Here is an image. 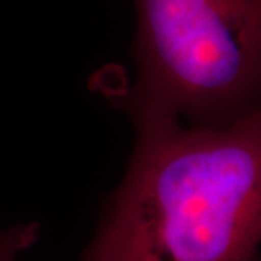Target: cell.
Instances as JSON below:
<instances>
[{
    "instance_id": "obj_3",
    "label": "cell",
    "mask_w": 261,
    "mask_h": 261,
    "mask_svg": "<svg viewBox=\"0 0 261 261\" xmlns=\"http://www.w3.org/2000/svg\"><path fill=\"white\" fill-rule=\"evenodd\" d=\"M38 238V225H19L0 231V261H16L19 251L31 247ZM102 261V260H87Z\"/></svg>"
},
{
    "instance_id": "obj_1",
    "label": "cell",
    "mask_w": 261,
    "mask_h": 261,
    "mask_svg": "<svg viewBox=\"0 0 261 261\" xmlns=\"http://www.w3.org/2000/svg\"><path fill=\"white\" fill-rule=\"evenodd\" d=\"M134 115L138 142L87 260H255L260 109L224 123Z\"/></svg>"
},
{
    "instance_id": "obj_2",
    "label": "cell",
    "mask_w": 261,
    "mask_h": 261,
    "mask_svg": "<svg viewBox=\"0 0 261 261\" xmlns=\"http://www.w3.org/2000/svg\"><path fill=\"white\" fill-rule=\"evenodd\" d=\"M134 3V113L224 123L258 108L261 0Z\"/></svg>"
}]
</instances>
